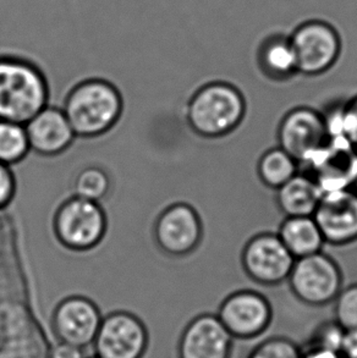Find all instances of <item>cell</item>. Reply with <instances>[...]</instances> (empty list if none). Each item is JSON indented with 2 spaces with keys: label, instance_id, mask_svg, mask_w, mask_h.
<instances>
[{
  "label": "cell",
  "instance_id": "cell-1",
  "mask_svg": "<svg viewBox=\"0 0 357 358\" xmlns=\"http://www.w3.org/2000/svg\"><path fill=\"white\" fill-rule=\"evenodd\" d=\"M62 109L76 137L92 140L118 125L124 113V98L106 78H85L69 90Z\"/></svg>",
  "mask_w": 357,
  "mask_h": 358
},
{
  "label": "cell",
  "instance_id": "cell-2",
  "mask_svg": "<svg viewBox=\"0 0 357 358\" xmlns=\"http://www.w3.org/2000/svg\"><path fill=\"white\" fill-rule=\"evenodd\" d=\"M46 73L34 62L0 55V120L26 124L49 106Z\"/></svg>",
  "mask_w": 357,
  "mask_h": 358
},
{
  "label": "cell",
  "instance_id": "cell-3",
  "mask_svg": "<svg viewBox=\"0 0 357 358\" xmlns=\"http://www.w3.org/2000/svg\"><path fill=\"white\" fill-rule=\"evenodd\" d=\"M246 115V101L232 83L214 81L198 88L188 99L186 121L203 138H220L237 130Z\"/></svg>",
  "mask_w": 357,
  "mask_h": 358
},
{
  "label": "cell",
  "instance_id": "cell-4",
  "mask_svg": "<svg viewBox=\"0 0 357 358\" xmlns=\"http://www.w3.org/2000/svg\"><path fill=\"white\" fill-rule=\"evenodd\" d=\"M52 229L63 248L86 253L99 246L106 238L108 217L101 203L73 194L55 209Z\"/></svg>",
  "mask_w": 357,
  "mask_h": 358
},
{
  "label": "cell",
  "instance_id": "cell-5",
  "mask_svg": "<svg viewBox=\"0 0 357 358\" xmlns=\"http://www.w3.org/2000/svg\"><path fill=\"white\" fill-rule=\"evenodd\" d=\"M288 282L301 303L324 307L334 302L343 289V273L332 257L321 251L296 259Z\"/></svg>",
  "mask_w": 357,
  "mask_h": 358
},
{
  "label": "cell",
  "instance_id": "cell-6",
  "mask_svg": "<svg viewBox=\"0 0 357 358\" xmlns=\"http://www.w3.org/2000/svg\"><path fill=\"white\" fill-rule=\"evenodd\" d=\"M289 38L296 54L298 71L309 78L328 73L343 49L338 29L323 20L304 21L291 32Z\"/></svg>",
  "mask_w": 357,
  "mask_h": 358
},
{
  "label": "cell",
  "instance_id": "cell-7",
  "mask_svg": "<svg viewBox=\"0 0 357 358\" xmlns=\"http://www.w3.org/2000/svg\"><path fill=\"white\" fill-rule=\"evenodd\" d=\"M150 333L140 317L129 310H113L104 315L93 341L99 358H144Z\"/></svg>",
  "mask_w": 357,
  "mask_h": 358
},
{
  "label": "cell",
  "instance_id": "cell-8",
  "mask_svg": "<svg viewBox=\"0 0 357 358\" xmlns=\"http://www.w3.org/2000/svg\"><path fill=\"white\" fill-rule=\"evenodd\" d=\"M295 261L278 234L255 235L242 248V268L258 285L276 286L288 281Z\"/></svg>",
  "mask_w": 357,
  "mask_h": 358
},
{
  "label": "cell",
  "instance_id": "cell-9",
  "mask_svg": "<svg viewBox=\"0 0 357 358\" xmlns=\"http://www.w3.org/2000/svg\"><path fill=\"white\" fill-rule=\"evenodd\" d=\"M102 320L103 315L94 301L86 296L71 295L54 307L50 329L58 343L86 350L93 345Z\"/></svg>",
  "mask_w": 357,
  "mask_h": 358
},
{
  "label": "cell",
  "instance_id": "cell-10",
  "mask_svg": "<svg viewBox=\"0 0 357 358\" xmlns=\"http://www.w3.org/2000/svg\"><path fill=\"white\" fill-rule=\"evenodd\" d=\"M203 238L197 210L183 202L170 204L160 212L153 225V238L160 251L169 257L191 255Z\"/></svg>",
  "mask_w": 357,
  "mask_h": 358
},
{
  "label": "cell",
  "instance_id": "cell-11",
  "mask_svg": "<svg viewBox=\"0 0 357 358\" xmlns=\"http://www.w3.org/2000/svg\"><path fill=\"white\" fill-rule=\"evenodd\" d=\"M279 147L294 158L299 166L328 143L323 113L314 108L298 107L285 114L278 127Z\"/></svg>",
  "mask_w": 357,
  "mask_h": 358
},
{
  "label": "cell",
  "instance_id": "cell-12",
  "mask_svg": "<svg viewBox=\"0 0 357 358\" xmlns=\"http://www.w3.org/2000/svg\"><path fill=\"white\" fill-rule=\"evenodd\" d=\"M217 315L234 339L251 340L268 329L273 310L266 296L257 291L240 290L223 301Z\"/></svg>",
  "mask_w": 357,
  "mask_h": 358
},
{
  "label": "cell",
  "instance_id": "cell-13",
  "mask_svg": "<svg viewBox=\"0 0 357 358\" xmlns=\"http://www.w3.org/2000/svg\"><path fill=\"white\" fill-rule=\"evenodd\" d=\"M300 168L317 182L323 194L351 189L357 175V150L345 141L329 140Z\"/></svg>",
  "mask_w": 357,
  "mask_h": 358
},
{
  "label": "cell",
  "instance_id": "cell-14",
  "mask_svg": "<svg viewBox=\"0 0 357 358\" xmlns=\"http://www.w3.org/2000/svg\"><path fill=\"white\" fill-rule=\"evenodd\" d=\"M324 241L346 246L357 241V191L338 189L323 194L314 214Z\"/></svg>",
  "mask_w": 357,
  "mask_h": 358
},
{
  "label": "cell",
  "instance_id": "cell-15",
  "mask_svg": "<svg viewBox=\"0 0 357 358\" xmlns=\"http://www.w3.org/2000/svg\"><path fill=\"white\" fill-rule=\"evenodd\" d=\"M232 341L217 315H200L183 328L178 358H230Z\"/></svg>",
  "mask_w": 357,
  "mask_h": 358
},
{
  "label": "cell",
  "instance_id": "cell-16",
  "mask_svg": "<svg viewBox=\"0 0 357 358\" xmlns=\"http://www.w3.org/2000/svg\"><path fill=\"white\" fill-rule=\"evenodd\" d=\"M24 126L31 152L39 157L54 158L64 155L78 140L62 108L47 106Z\"/></svg>",
  "mask_w": 357,
  "mask_h": 358
},
{
  "label": "cell",
  "instance_id": "cell-17",
  "mask_svg": "<svg viewBox=\"0 0 357 358\" xmlns=\"http://www.w3.org/2000/svg\"><path fill=\"white\" fill-rule=\"evenodd\" d=\"M276 204L285 217H314L323 196L312 178L298 173L275 191Z\"/></svg>",
  "mask_w": 357,
  "mask_h": 358
},
{
  "label": "cell",
  "instance_id": "cell-18",
  "mask_svg": "<svg viewBox=\"0 0 357 358\" xmlns=\"http://www.w3.org/2000/svg\"><path fill=\"white\" fill-rule=\"evenodd\" d=\"M278 236L295 259L318 253L326 245L314 217H285Z\"/></svg>",
  "mask_w": 357,
  "mask_h": 358
},
{
  "label": "cell",
  "instance_id": "cell-19",
  "mask_svg": "<svg viewBox=\"0 0 357 358\" xmlns=\"http://www.w3.org/2000/svg\"><path fill=\"white\" fill-rule=\"evenodd\" d=\"M257 59L262 73L272 80H289L299 73L296 54L289 36L273 34L265 39L258 48Z\"/></svg>",
  "mask_w": 357,
  "mask_h": 358
},
{
  "label": "cell",
  "instance_id": "cell-20",
  "mask_svg": "<svg viewBox=\"0 0 357 358\" xmlns=\"http://www.w3.org/2000/svg\"><path fill=\"white\" fill-rule=\"evenodd\" d=\"M299 163L288 152L276 147L262 155L257 165V173L262 184L276 191L299 173Z\"/></svg>",
  "mask_w": 357,
  "mask_h": 358
},
{
  "label": "cell",
  "instance_id": "cell-21",
  "mask_svg": "<svg viewBox=\"0 0 357 358\" xmlns=\"http://www.w3.org/2000/svg\"><path fill=\"white\" fill-rule=\"evenodd\" d=\"M113 189L111 175L102 166L88 165L78 170L73 180V194L102 203Z\"/></svg>",
  "mask_w": 357,
  "mask_h": 358
},
{
  "label": "cell",
  "instance_id": "cell-22",
  "mask_svg": "<svg viewBox=\"0 0 357 358\" xmlns=\"http://www.w3.org/2000/svg\"><path fill=\"white\" fill-rule=\"evenodd\" d=\"M31 153L24 124L0 120V162L13 166Z\"/></svg>",
  "mask_w": 357,
  "mask_h": 358
},
{
  "label": "cell",
  "instance_id": "cell-23",
  "mask_svg": "<svg viewBox=\"0 0 357 358\" xmlns=\"http://www.w3.org/2000/svg\"><path fill=\"white\" fill-rule=\"evenodd\" d=\"M334 320L343 329L357 330V284L343 287L334 301Z\"/></svg>",
  "mask_w": 357,
  "mask_h": 358
},
{
  "label": "cell",
  "instance_id": "cell-24",
  "mask_svg": "<svg viewBox=\"0 0 357 358\" xmlns=\"http://www.w3.org/2000/svg\"><path fill=\"white\" fill-rule=\"evenodd\" d=\"M302 349L285 336H273L263 340L252 350L247 358H301Z\"/></svg>",
  "mask_w": 357,
  "mask_h": 358
},
{
  "label": "cell",
  "instance_id": "cell-25",
  "mask_svg": "<svg viewBox=\"0 0 357 358\" xmlns=\"http://www.w3.org/2000/svg\"><path fill=\"white\" fill-rule=\"evenodd\" d=\"M344 333L345 329H343L335 320H328L316 328L307 344L323 348V349L333 350L340 354Z\"/></svg>",
  "mask_w": 357,
  "mask_h": 358
},
{
  "label": "cell",
  "instance_id": "cell-26",
  "mask_svg": "<svg viewBox=\"0 0 357 358\" xmlns=\"http://www.w3.org/2000/svg\"><path fill=\"white\" fill-rule=\"evenodd\" d=\"M342 140L346 141L357 150V94L344 103Z\"/></svg>",
  "mask_w": 357,
  "mask_h": 358
},
{
  "label": "cell",
  "instance_id": "cell-27",
  "mask_svg": "<svg viewBox=\"0 0 357 358\" xmlns=\"http://www.w3.org/2000/svg\"><path fill=\"white\" fill-rule=\"evenodd\" d=\"M16 178L11 166L0 162V210L8 208L16 194Z\"/></svg>",
  "mask_w": 357,
  "mask_h": 358
},
{
  "label": "cell",
  "instance_id": "cell-28",
  "mask_svg": "<svg viewBox=\"0 0 357 358\" xmlns=\"http://www.w3.org/2000/svg\"><path fill=\"white\" fill-rule=\"evenodd\" d=\"M47 358H88L85 356V350L73 345L57 343L50 348Z\"/></svg>",
  "mask_w": 357,
  "mask_h": 358
},
{
  "label": "cell",
  "instance_id": "cell-29",
  "mask_svg": "<svg viewBox=\"0 0 357 358\" xmlns=\"http://www.w3.org/2000/svg\"><path fill=\"white\" fill-rule=\"evenodd\" d=\"M340 355L343 358H357V330H345Z\"/></svg>",
  "mask_w": 357,
  "mask_h": 358
},
{
  "label": "cell",
  "instance_id": "cell-30",
  "mask_svg": "<svg viewBox=\"0 0 357 358\" xmlns=\"http://www.w3.org/2000/svg\"><path fill=\"white\" fill-rule=\"evenodd\" d=\"M301 349H302L301 358H343V356L337 351L323 349L314 345L306 344L301 346Z\"/></svg>",
  "mask_w": 357,
  "mask_h": 358
},
{
  "label": "cell",
  "instance_id": "cell-31",
  "mask_svg": "<svg viewBox=\"0 0 357 358\" xmlns=\"http://www.w3.org/2000/svg\"><path fill=\"white\" fill-rule=\"evenodd\" d=\"M353 189H356V191H357V175H356V179H355V182H354Z\"/></svg>",
  "mask_w": 357,
  "mask_h": 358
},
{
  "label": "cell",
  "instance_id": "cell-32",
  "mask_svg": "<svg viewBox=\"0 0 357 358\" xmlns=\"http://www.w3.org/2000/svg\"><path fill=\"white\" fill-rule=\"evenodd\" d=\"M90 358H99V357H97L96 355H94V356H93V357H90Z\"/></svg>",
  "mask_w": 357,
  "mask_h": 358
}]
</instances>
